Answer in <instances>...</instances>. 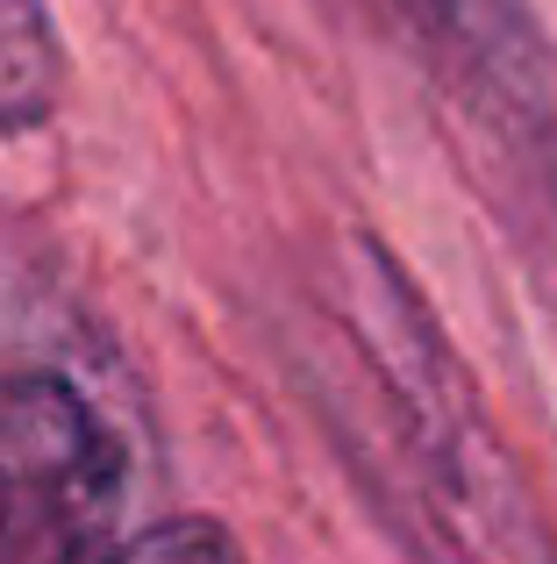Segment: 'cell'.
<instances>
[{
	"mask_svg": "<svg viewBox=\"0 0 557 564\" xmlns=\"http://www.w3.org/2000/svg\"><path fill=\"white\" fill-rule=\"evenodd\" d=\"M129 557H237V543L208 522H172V529H143L122 543Z\"/></svg>",
	"mask_w": 557,
	"mask_h": 564,
	"instance_id": "5",
	"label": "cell"
},
{
	"mask_svg": "<svg viewBox=\"0 0 557 564\" xmlns=\"http://www.w3.org/2000/svg\"><path fill=\"white\" fill-rule=\"evenodd\" d=\"M358 307H364V358L386 386V422L429 514H444V536L465 551H536V529L522 514V486L493 451V429L458 372L444 329L386 264V250H358Z\"/></svg>",
	"mask_w": 557,
	"mask_h": 564,
	"instance_id": "1",
	"label": "cell"
},
{
	"mask_svg": "<svg viewBox=\"0 0 557 564\" xmlns=\"http://www.w3.org/2000/svg\"><path fill=\"white\" fill-rule=\"evenodd\" d=\"M57 29L43 0H0V137H22L57 108Z\"/></svg>",
	"mask_w": 557,
	"mask_h": 564,
	"instance_id": "3",
	"label": "cell"
},
{
	"mask_svg": "<svg viewBox=\"0 0 557 564\" xmlns=\"http://www.w3.org/2000/svg\"><path fill=\"white\" fill-rule=\"evenodd\" d=\"M129 457L65 379H14L0 393V557L57 564L114 551Z\"/></svg>",
	"mask_w": 557,
	"mask_h": 564,
	"instance_id": "2",
	"label": "cell"
},
{
	"mask_svg": "<svg viewBox=\"0 0 557 564\" xmlns=\"http://www.w3.org/2000/svg\"><path fill=\"white\" fill-rule=\"evenodd\" d=\"M422 14L436 43H450L458 57H472L487 79L515 72L529 57V29H522V8L515 0H407Z\"/></svg>",
	"mask_w": 557,
	"mask_h": 564,
	"instance_id": "4",
	"label": "cell"
}]
</instances>
